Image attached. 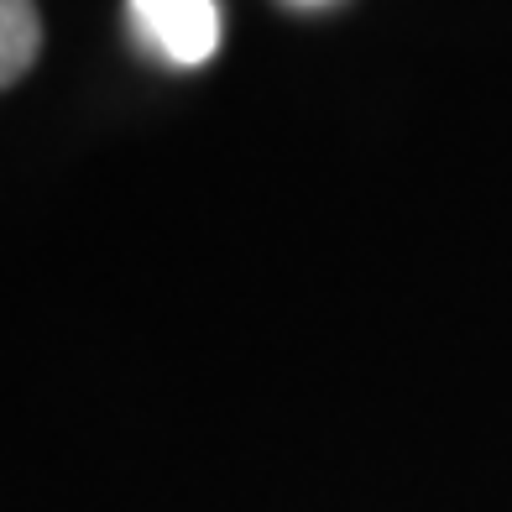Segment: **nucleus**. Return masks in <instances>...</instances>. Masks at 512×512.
<instances>
[{"label":"nucleus","instance_id":"1","mask_svg":"<svg viewBox=\"0 0 512 512\" xmlns=\"http://www.w3.org/2000/svg\"><path fill=\"white\" fill-rule=\"evenodd\" d=\"M142 32L173 63H204L220 42V6L215 0H131Z\"/></svg>","mask_w":512,"mask_h":512},{"label":"nucleus","instance_id":"2","mask_svg":"<svg viewBox=\"0 0 512 512\" xmlns=\"http://www.w3.org/2000/svg\"><path fill=\"white\" fill-rule=\"evenodd\" d=\"M42 53L37 0H0V95L27 74Z\"/></svg>","mask_w":512,"mask_h":512}]
</instances>
